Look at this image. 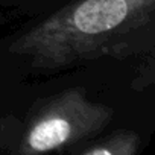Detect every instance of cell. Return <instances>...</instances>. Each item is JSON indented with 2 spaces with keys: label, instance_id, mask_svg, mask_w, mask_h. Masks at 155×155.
I'll list each match as a JSON object with an SVG mask.
<instances>
[{
  "label": "cell",
  "instance_id": "obj_1",
  "mask_svg": "<svg viewBox=\"0 0 155 155\" xmlns=\"http://www.w3.org/2000/svg\"><path fill=\"white\" fill-rule=\"evenodd\" d=\"M153 11L155 0H79L25 34L14 50L32 56L37 64H65Z\"/></svg>",
  "mask_w": 155,
  "mask_h": 155
},
{
  "label": "cell",
  "instance_id": "obj_3",
  "mask_svg": "<svg viewBox=\"0 0 155 155\" xmlns=\"http://www.w3.org/2000/svg\"><path fill=\"white\" fill-rule=\"evenodd\" d=\"M87 155H113L108 149H94L91 152H88Z\"/></svg>",
  "mask_w": 155,
  "mask_h": 155
},
{
  "label": "cell",
  "instance_id": "obj_2",
  "mask_svg": "<svg viewBox=\"0 0 155 155\" xmlns=\"http://www.w3.org/2000/svg\"><path fill=\"white\" fill-rule=\"evenodd\" d=\"M71 134V126L68 120L59 116L47 117L38 122L31 134H29V144L32 149L44 152L50 150L59 144H62Z\"/></svg>",
  "mask_w": 155,
  "mask_h": 155
}]
</instances>
